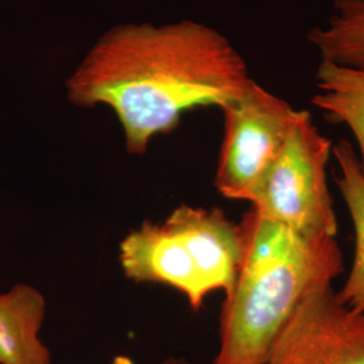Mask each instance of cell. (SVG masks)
Here are the masks:
<instances>
[{"mask_svg": "<svg viewBox=\"0 0 364 364\" xmlns=\"http://www.w3.org/2000/svg\"><path fill=\"white\" fill-rule=\"evenodd\" d=\"M251 80L243 57L212 27L193 21L129 23L92 46L68 78L66 96L77 107H109L126 150L142 156L185 112L210 105L221 109Z\"/></svg>", "mask_w": 364, "mask_h": 364, "instance_id": "6da1fadb", "label": "cell"}, {"mask_svg": "<svg viewBox=\"0 0 364 364\" xmlns=\"http://www.w3.org/2000/svg\"><path fill=\"white\" fill-rule=\"evenodd\" d=\"M239 225L243 258L221 308L212 364H266L304 299L344 272L336 237H302L252 208Z\"/></svg>", "mask_w": 364, "mask_h": 364, "instance_id": "7a4b0ae2", "label": "cell"}, {"mask_svg": "<svg viewBox=\"0 0 364 364\" xmlns=\"http://www.w3.org/2000/svg\"><path fill=\"white\" fill-rule=\"evenodd\" d=\"M242 258L240 225L221 209L191 205L177 207L162 223L146 221L119 246L127 279L173 287L195 311L215 291L231 293Z\"/></svg>", "mask_w": 364, "mask_h": 364, "instance_id": "3957f363", "label": "cell"}, {"mask_svg": "<svg viewBox=\"0 0 364 364\" xmlns=\"http://www.w3.org/2000/svg\"><path fill=\"white\" fill-rule=\"evenodd\" d=\"M332 151V141L304 111L252 197L251 208L302 237H336L338 218L326 180Z\"/></svg>", "mask_w": 364, "mask_h": 364, "instance_id": "277c9868", "label": "cell"}, {"mask_svg": "<svg viewBox=\"0 0 364 364\" xmlns=\"http://www.w3.org/2000/svg\"><path fill=\"white\" fill-rule=\"evenodd\" d=\"M221 111L224 138L213 183L225 198L251 203L305 109L251 80Z\"/></svg>", "mask_w": 364, "mask_h": 364, "instance_id": "5b68a950", "label": "cell"}, {"mask_svg": "<svg viewBox=\"0 0 364 364\" xmlns=\"http://www.w3.org/2000/svg\"><path fill=\"white\" fill-rule=\"evenodd\" d=\"M266 364H364V313L332 284L316 289L290 317Z\"/></svg>", "mask_w": 364, "mask_h": 364, "instance_id": "8992f818", "label": "cell"}, {"mask_svg": "<svg viewBox=\"0 0 364 364\" xmlns=\"http://www.w3.org/2000/svg\"><path fill=\"white\" fill-rule=\"evenodd\" d=\"M45 314V297L31 285L15 284L0 293V364H52L41 338Z\"/></svg>", "mask_w": 364, "mask_h": 364, "instance_id": "52a82bcc", "label": "cell"}, {"mask_svg": "<svg viewBox=\"0 0 364 364\" xmlns=\"http://www.w3.org/2000/svg\"><path fill=\"white\" fill-rule=\"evenodd\" d=\"M316 87L313 105L351 130L364 173V69L321 60L316 70Z\"/></svg>", "mask_w": 364, "mask_h": 364, "instance_id": "ba28073f", "label": "cell"}, {"mask_svg": "<svg viewBox=\"0 0 364 364\" xmlns=\"http://www.w3.org/2000/svg\"><path fill=\"white\" fill-rule=\"evenodd\" d=\"M332 154L338 162V191L350 212L355 234L351 270L338 297L348 308L364 313V173L358 153L347 139L338 141Z\"/></svg>", "mask_w": 364, "mask_h": 364, "instance_id": "9c48e42d", "label": "cell"}, {"mask_svg": "<svg viewBox=\"0 0 364 364\" xmlns=\"http://www.w3.org/2000/svg\"><path fill=\"white\" fill-rule=\"evenodd\" d=\"M333 14L314 27L309 42L321 60L364 69V0H333Z\"/></svg>", "mask_w": 364, "mask_h": 364, "instance_id": "30bf717a", "label": "cell"}, {"mask_svg": "<svg viewBox=\"0 0 364 364\" xmlns=\"http://www.w3.org/2000/svg\"><path fill=\"white\" fill-rule=\"evenodd\" d=\"M161 364H192L186 358L182 356H169L166 359H164Z\"/></svg>", "mask_w": 364, "mask_h": 364, "instance_id": "8fae6325", "label": "cell"}, {"mask_svg": "<svg viewBox=\"0 0 364 364\" xmlns=\"http://www.w3.org/2000/svg\"><path fill=\"white\" fill-rule=\"evenodd\" d=\"M109 364H135V362L131 359L130 356L126 355H119Z\"/></svg>", "mask_w": 364, "mask_h": 364, "instance_id": "7c38bea8", "label": "cell"}]
</instances>
